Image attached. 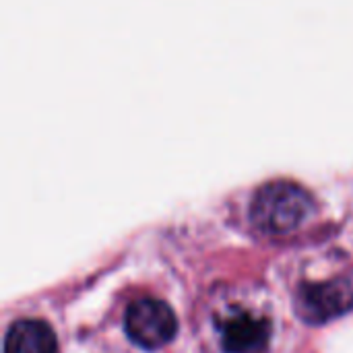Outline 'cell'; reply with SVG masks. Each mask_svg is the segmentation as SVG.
Masks as SVG:
<instances>
[{"label":"cell","mask_w":353,"mask_h":353,"mask_svg":"<svg viewBox=\"0 0 353 353\" xmlns=\"http://www.w3.org/2000/svg\"><path fill=\"white\" fill-rule=\"evenodd\" d=\"M312 196L298 184L275 180L259 188L250 205L252 223L265 234H288L312 213Z\"/></svg>","instance_id":"obj_1"},{"label":"cell","mask_w":353,"mask_h":353,"mask_svg":"<svg viewBox=\"0 0 353 353\" xmlns=\"http://www.w3.org/2000/svg\"><path fill=\"white\" fill-rule=\"evenodd\" d=\"M353 308V285L347 279L302 283L296 292V312L308 325H325Z\"/></svg>","instance_id":"obj_2"},{"label":"cell","mask_w":353,"mask_h":353,"mask_svg":"<svg viewBox=\"0 0 353 353\" xmlns=\"http://www.w3.org/2000/svg\"><path fill=\"white\" fill-rule=\"evenodd\" d=\"M126 333L143 350H159L170 343L178 331L174 310L155 298H143L126 310Z\"/></svg>","instance_id":"obj_3"},{"label":"cell","mask_w":353,"mask_h":353,"mask_svg":"<svg viewBox=\"0 0 353 353\" xmlns=\"http://www.w3.org/2000/svg\"><path fill=\"white\" fill-rule=\"evenodd\" d=\"M225 353H263L271 341V323L250 310L236 308L217 323Z\"/></svg>","instance_id":"obj_4"},{"label":"cell","mask_w":353,"mask_h":353,"mask_svg":"<svg viewBox=\"0 0 353 353\" xmlns=\"http://www.w3.org/2000/svg\"><path fill=\"white\" fill-rule=\"evenodd\" d=\"M56 335L43 321H17L4 339V353H56Z\"/></svg>","instance_id":"obj_5"}]
</instances>
